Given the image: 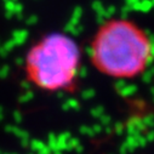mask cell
Here are the masks:
<instances>
[{
  "mask_svg": "<svg viewBox=\"0 0 154 154\" xmlns=\"http://www.w3.org/2000/svg\"><path fill=\"white\" fill-rule=\"evenodd\" d=\"M153 57V44L147 32L128 18L102 23L90 43V60L103 75L134 79L143 74Z\"/></svg>",
  "mask_w": 154,
  "mask_h": 154,
  "instance_id": "1",
  "label": "cell"
},
{
  "mask_svg": "<svg viewBox=\"0 0 154 154\" xmlns=\"http://www.w3.org/2000/svg\"><path fill=\"white\" fill-rule=\"evenodd\" d=\"M23 69L27 80L44 92H73L82 69V50L66 33H49L28 49Z\"/></svg>",
  "mask_w": 154,
  "mask_h": 154,
  "instance_id": "2",
  "label": "cell"
}]
</instances>
